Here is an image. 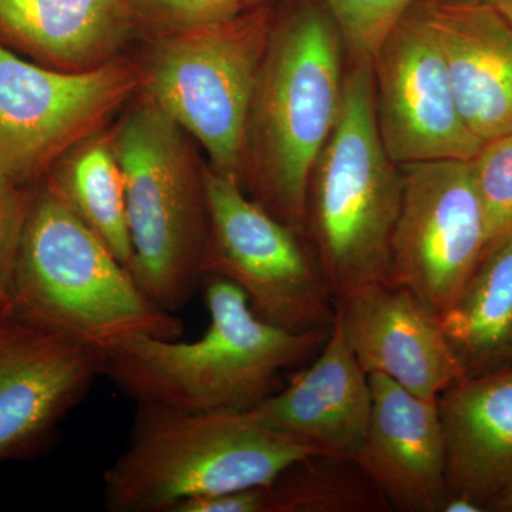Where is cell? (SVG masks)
I'll return each instance as SVG.
<instances>
[{
  "mask_svg": "<svg viewBox=\"0 0 512 512\" xmlns=\"http://www.w3.org/2000/svg\"><path fill=\"white\" fill-rule=\"evenodd\" d=\"M402 167L377 127L370 60H348L335 128L313 167L306 238L333 298L389 282Z\"/></svg>",
  "mask_w": 512,
  "mask_h": 512,
  "instance_id": "cell-6",
  "label": "cell"
},
{
  "mask_svg": "<svg viewBox=\"0 0 512 512\" xmlns=\"http://www.w3.org/2000/svg\"><path fill=\"white\" fill-rule=\"evenodd\" d=\"M265 487L192 498L178 505L174 512H265Z\"/></svg>",
  "mask_w": 512,
  "mask_h": 512,
  "instance_id": "cell-26",
  "label": "cell"
},
{
  "mask_svg": "<svg viewBox=\"0 0 512 512\" xmlns=\"http://www.w3.org/2000/svg\"><path fill=\"white\" fill-rule=\"evenodd\" d=\"M308 369L251 410L268 429L319 451L355 457L362 450L373 397L339 320Z\"/></svg>",
  "mask_w": 512,
  "mask_h": 512,
  "instance_id": "cell-15",
  "label": "cell"
},
{
  "mask_svg": "<svg viewBox=\"0 0 512 512\" xmlns=\"http://www.w3.org/2000/svg\"><path fill=\"white\" fill-rule=\"evenodd\" d=\"M488 511L512 512V485L490 505Z\"/></svg>",
  "mask_w": 512,
  "mask_h": 512,
  "instance_id": "cell-28",
  "label": "cell"
},
{
  "mask_svg": "<svg viewBox=\"0 0 512 512\" xmlns=\"http://www.w3.org/2000/svg\"><path fill=\"white\" fill-rule=\"evenodd\" d=\"M440 320L464 376L512 367V237L481 259Z\"/></svg>",
  "mask_w": 512,
  "mask_h": 512,
  "instance_id": "cell-19",
  "label": "cell"
},
{
  "mask_svg": "<svg viewBox=\"0 0 512 512\" xmlns=\"http://www.w3.org/2000/svg\"><path fill=\"white\" fill-rule=\"evenodd\" d=\"M448 494L485 511L512 485V367L463 377L437 397Z\"/></svg>",
  "mask_w": 512,
  "mask_h": 512,
  "instance_id": "cell-17",
  "label": "cell"
},
{
  "mask_svg": "<svg viewBox=\"0 0 512 512\" xmlns=\"http://www.w3.org/2000/svg\"><path fill=\"white\" fill-rule=\"evenodd\" d=\"M319 453L251 412H188L137 403L126 450L103 474L110 512H174L184 501L271 484Z\"/></svg>",
  "mask_w": 512,
  "mask_h": 512,
  "instance_id": "cell-4",
  "label": "cell"
},
{
  "mask_svg": "<svg viewBox=\"0 0 512 512\" xmlns=\"http://www.w3.org/2000/svg\"><path fill=\"white\" fill-rule=\"evenodd\" d=\"M470 163L483 205L487 255L512 237V133L484 143Z\"/></svg>",
  "mask_w": 512,
  "mask_h": 512,
  "instance_id": "cell-22",
  "label": "cell"
},
{
  "mask_svg": "<svg viewBox=\"0 0 512 512\" xmlns=\"http://www.w3.org/2000/svg\"><path fill=\"white\" fill-rule=\"evenodd\" d=\"M346 53L323 0H278L245 126L239 185L306 237L309 180L338 120Z\"/></svg>",
  "mask_w": 512,
  "mask_h": 512,
  "instance_id": "cell-1",
  "label": "cell"
},
{
  "mask_svg": "<svg viewBox=\"0 0 512 512\" xmlns=\"http://www.w3.org/2000/svg\"><path fill=\"white\" fill-rule=\"evenodd\" d=\"M136 42L120 0H0V45L49 69H97Z\"/></svg>",
  "mask_w": 512,
  "mask_h": 512,
  "instance_id": "cell-18",
  "label": "cell"
},
{
  "mask_svg": "<svg viewBox=\"0 0 512 512\" xmlns=\"http://www.w3.org/2000/svg\"><path fill=\"white\" fill-rule=\"evenodd\" d=\"M42 184L92 229L121 264L130 268L133 244L126 185L110 127L70 148L52 165Z\"/></svg>",
  "mask_w": 512,
  "mask_h": 512,
  "instance_id": "cell-20",
  "label": "cell"
},
{
  "mask_svg": "<svg viewBox=\"0 0 512 512\" xmlns=\"http://www.w3.org/2000/svg\"><path fill=\"white\" fill-rule=\"evenodd\" d=\"M377 127L399 165L471 160L483 147L458 110L439 40L419 0L372 59Z\"/></svg>",
  "mask_w": 512,
  "mask_h": 512,
  "instance_id": "cell-11",
  "label": "cell"
},
{
  "mask_svg": "<svg viewBox=\"0 0 512 512\" xmlns=\"http://www.w3.org/2000/svg\"><path fill=\"white\" fill-rule=\"evenodd\" d=\"M369 380L372 417L356 460L392 510L441 512L448 487L437 399H421L376 373Z\"/></svg>",
  "mask_w": 512,
  "mask_h": 512,
  "instance_id": "cell-14",
  "label": "cell"
},
{
  "mask_svg": "<svg viewBox=\"0 0 512 512\" xmlns=\"http://www.w3.org/2000/svg\"><path fill=\"white\" fill-rule=\"evenodd\" d=\"M439 40L458 110L481 143L512 133V26L491 3L419 0Z\"/></svg>",
  "mask_w": 512,
  "mask_h": 512,
  "instance_id": "cell-16",
  "label": "cell"
},
{
  "mask_svg": "<svg viewBox=\"0 0 512 512\" xmlns=\"http://www.w3.org/2000/svg\"><path fill=\"white\" fill-rule=\"evenodd\" d=\"M101 376V356L15 308L0 316V467L43 456Z\"/></svg>",
  "mask_w": 512,
  "mask_h": 512,
  "instance_id": "cell-12",
  "label": "cell"
},
{
  "mask_svg": "<svg viewBox=\"0 0 512 512\" xmlns=\"http://www.w3.org/2000/svg\"><path fill=\"white\" fill-rule=\"evenodd\" d=\"M485 511L480 504L468 500L466 497L460 495L448 494L446 503L443 505L441 512H483Z\"/></svg>",
  "mask_w": 512,
  "mask_h": 512,
  "instance_id": "cell-27",
  "label": "cell"
},
{
  "mask_svg": "<svg viewBox=\"0 0 512 512\" xmlns=\"http://www.w3.org/2000/svg\"><path fill=\"white\" fill-rule=\"evenodd\" d=\"M141 92L133 53L62 72L0 45V173L35 188L70 148L110 127Z\"/></svg>",
  "mask_w": 512,
  "mask_h": 512,
  "instance_id": "cell-9",
  "label": "cell"
},
{
  "mask_svg": "<svg viewBox=\"0 0 512 512\" xmlns=\"http://www.w3.org/2000/svg\"><path fill=\"white\" fill-rule=\"evenodd\" d=\"M488 3H491L512 26V0H493V2Z\"/></svg>",
  "mask_w": 512,
  "mask_h": 512,
  "instance_id": "cell-29",
  "label": "cell"
},
{
  "mask_svg": "<svg viewBox=\"0 0 512 512\" xmlns=\"http://www.w3.org/2000/svg\"><path fill=\"white\" fill-rule=\"evenodd\" d=\"M33 190L0 173V316L13 308L16 262L33 200Z\"/></svg>",
  "mask_w": 512,
  "mask_h": 512,
  "instance_id": "cell-25",
  "label": "cell"
},
{
  "mask_svg": "<svg viewBox=\"0 0 512 512\" xmlns=\"http://www.w3.org/2000/svg\"><path fill=\"white\" fill-rule=\"evenodd\" d=\"M353 355L367 375H383L421 399L436 400L464 372L439 313L392 282H376L335 299Z\"/></svg>",
  "mask_w": 512,
  "mask_h": 512,
  "instance_id": "cell-13",
  "label": "cell"
},
{
  "mask_svg": "<svg viewBox=\"0 0 512 512\" xmlns=\"http://www.w3.org/2000/svg\"><path fill=\"white\" fill-rule=\"evenodd\" d=\"M480 2H493V0H480Z\"/></svg>",
  "mask_w": 512,
  "mask_h": 512,
  "instance_id": "cell-31",
  "label": "cell"
},
{
  "mask_svg": "<svg viewBox=\"0 0 512 512\" xmlns=\"http://www.w3.org/2000/svg\"><path fill=\"white\" fill-rule=\"evenodd\" d=\"M386 498L355 457L312 453L265 487V512H384Z\"/></svg>",
  "mask_w": 512,
  "mask_h": 512,
  "instance_id": "cell-21",
  "label": "cell"
},
{
  "mask_svg": "<svg viewBox=\"0 0 512 512\" xmlns=\"http://www.w3.org/2000/svg\"><path fill=\"white\" fill-rule=\"evenodd\" d=\"M210 325L200 339L140 338L101 356V376L136 403L188 412H251L278 392L282 370L306 359L329 332H292L259 318L247 295L205 276Z\"/></svg>",
  "mask_w": 512,
  "mask_h": 512,
  "instance_id": "cell-2",
  "label": "cell"
},
{
  "mask_svg": "<svg viewBox=\"0 0 512 512\" xmlns=\"http://www.w3.org/2000/svg\"><path fill=\"white\" fill-rule=\"evenodd\" d=\"M274 5L134 45L141 93L156 101L207 154L212 170L239 183L245 126L264 60Z\"/></svg>",
  "mask_w": 512,
  "mask_h": 512,
  "instance_id": "cell-7",
  "label": "cell"
},
{
  "mask_svg": "<svg viewBox=\"0 0 512 512\" xmlns=\"http://www.w3.org/2000/svg\"><path fill=\"white\" fill-rule=\"evenodd\" d=\"M110 133L126 185L133 244L128 271L151 301L177 313L204 281L207 161L197 141L141 92Z\"/></svg>",
  "mask_w": 512,
  "mask_h": 512,
  "instance_id": "cell-5",
  "label": "cell"
},
{
  "mask_svg": "<svg viewBox=\"0 0 512 512\" xmlns=\"http://www.w3.org/2000/svg\"><path fill=\"white\" fill-rule=\"evenodd\" d=\"M208 238L202 275L227 279L252 311L292 332H329L335 298L308 238L279 221L237 180L205 168Z\"/></svg>",
  "mask_w": 512,
  "mask_h": 512,
  "instance_id": "cell-8",
  "label": "cell"
},
{
  "mask_svg": "<svg viewBox=\"0 0 512 512\" xmlns=\"http://www.w3.org/2000/svg\"><path fill=\"white\" fill-rule=\"evenodd\" d=\"M403 197L389 282L443 313L463 291L487 247L483 205L470 160L400 165Z\"/></svg>",
  "mask_w": 512,
  "mask_h": 512,
  "instance_id": "cell-10",
  "label": "cell"
},
{
  "mask_svg": "<svg viewBox=\"0 0 512 512\" xmlns=\"http://www.w3.org/2000/svg\"><path fill=\"white\" fill-rule=\"evenodd\" d=\"M338 23L348 60L372 62L383 40L417 0H323Z\"/></svg>",
  "mask_w": 512,
  "mask_h": 512,
  "instance_id": "cell-24",
  "label": "cell"
},
{
  "mask_svg": "<svg viewBox=\"0 0 512 512\" xmlns=\"http://www.w3.org/2000/svg\"><path fill=\"white\" fill-rule=\"evenodd\" d=\"M244 9L259 8V6L274 5L278 0H241Z\"/></svg>",
  "mask_w": 512,
  "mask_h": 512,
  "instance_id": "cell-30",
  "label": "cell"
},
{
  "mask_svg": "<svg viewBox=\"0 0 512 512\" xmlns=\"http://www.w3.org/2000/svg\"><path fill=\"white\" fill-rule=\"evenodd\" d=\"M13 308L100 356L134 339H177L184 323L151 301L109 247L36 185L16 262Z\"/></svg>",
  "mask_w": 512,
  "mask_h": 512,
  "instance_id": "cell-3",
  "label": "cell"
},
{
  "mask_svg": "<svg viewBox=\"0 0 512 512\" xmlns=\"http://www.w3.org/2000/svg\"><path fill=\"white\" fill-rule=\"evenodd\" d=\"M133 25L137 42L235 18L241 0H120Z\"/></svg>",
  "mask_w": 512,
  "mask_h": 512,
  "instance_id": "cell-23",
  "label": "cell"
}]
</instances>
